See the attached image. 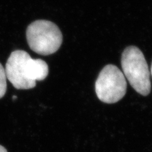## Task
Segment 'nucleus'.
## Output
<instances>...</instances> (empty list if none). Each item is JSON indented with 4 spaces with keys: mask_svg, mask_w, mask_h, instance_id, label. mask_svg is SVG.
Listing matches in <instances>:
<instances>
[{
    "mask_svg": "<svg viewBox=\"0 0 152 152\" xmlns=\"http://www.w3.org/2000/svg\"><path fill=\"white\" fill-rule=\"evenodd\" d=\"M27 70L28 77L34 82L46 78L49 72L48 66L41 59H32L30 56L27 60Z\"/></svg>",
    "mask_w": 152,
    "mask_h": 152,
    "instance_id": "obj_5",
    "label": "nucleus"
},
{
    "mask_svg": "<svg viewBox=\"0 0 152 152\" xmlns=\"http://www.w3.org/2000/svg\"><path fill=\"white\" fill-rule=\"evenodd\" d=\"M151 74L152 75V65H151Z\"/></svg>",
    "mask_w": 152,
    "mask_h": 152,
    "instance_id": "obj_9",
    "label": "nucleus"
},
{
    "mask_svg": "<svg viewBox=\"0 0 152 152\" xmlns=\"http://www.w3.org/2000/svg\"><path fill=\"white\" fill-rule=\"evenodd\" d=\"M121 65L123 74L131 86L142 96L151 91L150 73L141 51L136 46H129L124 51Z\"/></svg>",
    "mask_w": 152,
    "mask_h": 152,
    "instance_id": "obj_1",
    "label": "nucleus"
},
{
    "mask_svg": "<svg viewBox=\"0 0 152 152\" xmlns=\"http://www.w3.org/2000/svg\"><path fill=\"white\" fill-rule=\"evenodd\" d=\"M0 152H8L7 149L4 148V147H3V146L0 145Z\"/></svg>",
    "mask_w": 152,
    "mask_h": 152,
    "instance_id": "obj_7",
    "label": "nucleus"
},
{
    "mask_svg": "<svg viewBox=\"0 0 152 152\" xmlns=\"http://www.w3.org/2000/svg\"><path fill=\"white\" fill-rule=\"evenodd\" d=\"M13 99H17V96H13Z\"/></svg>",
    "mask_w": 152,
    "mask_h": 152,
    "instance_id": "obj_8",
    "label": "nucleus"
},
{
    "mask_svg": "<svg viewBox=\"0 0 152 152\" xmlns=\"http://www.w3.org/2000/svg\"><path fill=\"white\" fill-rule=\"evenodd\" d=\"M7 75L5 70L0 64V99L2 98L7 91Z\"/></svg>",
    "mask_w": 152,
    "mask_h": 152,
    "instance_id": "obj_6",
    "label": "nucleus"
},
{
    "mask_svg": "<svg viewBox=\"0 0 152 152\" xmlns=\"http://www.w3.org/2000/svg\"><path fill=\"white\" fill-rule=\"evenodd\" d=\"M30 48L41 55H50L58 51L63 37L58 27L48 20H38L31 23L26 31Z\"/></svg>",
    "mask_w": 152,
    "mask_h": 152,
    "instance_id": "obj_2",
    "label": "nucleus"
},
{
    "mask_svg": "<svg viewBox=\"0 0 152 152\" xmlns=\"http://www.w3.org/2000/svg\"><path fill=\"white\" fill-rule=\"evenodd\" d=\"M127 83L124 75L117 66L107 65L102 70L95 83V91L99 100L115 103L125 96Z\"/></svg>",
    "mask_w": 152,
    "mask_h": 152,
    "instance_id": "obj_3",
    "label": "nucleus"
},
{
    "mask_svg": "<svg viewBox=\"0 0 152 152\" xmlns=\"http://www.w3.org/2000/svg\"><path fill=\"white\" fill-rule=\"evenodd\" d=\"M31 56L26 51L16 50L10 55L5 66L7 78L17 89H29L34 88L36 82L28 77L27 60Z\"/></svg>",
    "mask_w": 152,
    "mask_h": 152,
    "instance_id": "obj_4",
    "label": "nucleus"
}]
</instances>
